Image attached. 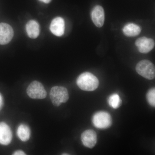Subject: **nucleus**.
Returning a JSON list of instances; mask_svg holds the SVG:
<instances>
[{
    "label": "nucleus",
    "instance_id": "1",
    "mask_svg": "<svg viewBox=\"0 0 155 155\" xmlns=\"http://www.w3.org/2000/svg\"><path fill=\"white\" fill-rule=\"evenodd\" d=\"M76 83L78 87L84 91L95 90L99 86L98 79L93 74L89 72H84L77 79Z\"/></svg>",
    "mask_w": 155,
    "mask_h": 155
},
{
    "label": "nucleus",
    "instance_id": "2",
    "mask_svg": "<svg viewBox=\"0 0 155 155\" xmlns=\"http://www.w3.org/2000/svg\"><path fill=\"white\" fill-rule=\"evenodd\" d=\"M50 98L54 106L59 107L62 103L67 102L69 98L68 90L62 86H54L51 89Z\"/></svg>",
    "mask_w": 155,
    "mask_h": 155
},
{
    "label": "nucleus",
    "instance_id": "3",
    "mask_svg": "<svg viewBox=\"0 0 155 155\" xmlns=\"http://www.w3.org/2000/svg\"><path fill=\"white\" fill-rule=\"evenodd\" d=\"M136 70L140 75L147 79L152 80L155 78V66L149 60H142L140 61L137 65Z\"/></svg>",
    "mask_w": 155,
    "mask_h": 155
},
{
    "label": "nucleus",
    "instance_id": "4",
    "mask_svg": "<svg viewBox=\"0 0 155 155\" xmlns=\"http://www.w3.org/2000/svg\"><path fill=\"white\" fill-rule=\"evenodd\" d=\"M92 121L95 127L99 129H107L110 127L112 124L110 115L104 111H100L96 113L93 116Z\"/></svg>",
    "mask_w": 155,
    "mask_h": 155
},
{
    "label": "nucleus",
    "instance_id": "5",
    "mask_svg": "<svg viewBox=\"0 0 155 155\" xmlns=\"http://www.w3.org/2000/svg\"><path fill=\"white\" fill-rule=\"evenodd\" d=\"M28 96L35 99H42L47 96V92L41 83L35 81L29 84L26 90Z\"/></svg>",
    "mask_w": 155,
    "mask_h": 155
},
{
    "label": "nucleus",
    "instance_id": "6",
    "mask_svg": "<svg viewBox=\"0 0 155 155\" xmlns=\"http://www.w3.org/2000/svg\"><path fill=\"white\" fill-rule=\"evenodd\" d=\"M14 31L11 25L6 23H0V45L8 44L14 36Z\"/></svg>",
    "mask_w": 155,
    "mask_h": 155
},
{
    "label": "nucleus",
    "instance_id": "7",
    "mask_svg": "<svg viewBox=\"0 0 155 155\" xmlns=\"http://www.w3.org/2000/svg\"><path fill=\"white\" fill-rule=\"evenodd\" d=\"M135 45L140 52L147 54L154 47L155 42L152 38L142 37L137 40Z\"/></svg>",
    "mask_w": 155,
    "mask_h": 155
},
{
    "label": "nucleus",
    "instance_id": "8",
    "mask_svg": "<svg viewBox=\"0 0 155 155\" xmlns=\"http://www.w3.org/2000/svg\"><path fill=\"white\" fill-rule=\"evenodd\" d=\"M81 140L84 146L92 148L96 144L97 141L96 133L91 129L85 130L81 134Z\"/></svg>",
    "mask_w": 155,
    "mask_h": 155
},
{
    "label": "nucleus",
    "instance_id": "9",
    "mask_svg": "<svg viewBox=\"0 0 155 155\" xmlns=\"http://www.w3.org/2000/svg\"><path fill=\"white\" fill-rule=\"evenodd\" d=\"M92 20L97 27H101L105 20L104 11L101 6L97 5L94 8L91 13Z\"/></svg>",
    "mask_w": 155,
    "mask_h": 155
},
{
    "label": "nucleus",
    "instance_id": "10",
    "mask_svg": "<svg viewBox=\"0 0 155 155\" xmlns=\"http://www.w3.org/2000/svg\"><path fill=\"white\" fill-rule=\"evenodd\" d=\"M12 139V133L8 125L5 122L0 123V144L8 145Z\"/></svg>",
    "mask_w": 155,
    "mask_h": 155
},
{
    "label": "nucleus",
    "instance_id": "11",
    "mask_svg": "<svg viewBox=\"0 0 155 155\" xmlns=\"http://www.w3.org/2000/svg\"><path fill=\"white\" fill-rule=\"evenodd\" d=\"M50 30L56 36H62L65 31V22L64 19L58 17L53 19L50 25Z\"/></svg>",
    "mask_w": 155,
    "mask_h": 155
},
{
    "label": "nucleus",
    "instance_id": "12",
    "mask_svg": "<svg viewBox=\"0 0 155 155\" xmlns=\"http://www.w3.org/2000/svg\"><path fill=\"white\" fill-rule=\"evenodd\" d=\"M26 31L30 38H37L40 33V27L38 22L34 20L28 21L26 25Z\"/></svg>",
    "mask_w": 155,
    "mask_h": 155
},
{
    "label": "nucleus",
    "instance_id": "13",
    "mask_svg": "<svg viewBox=\"0 0 155 155\" xmlns=\"http://www.w3.org/2000/svg\"><path fill=\"white\" fill-rule=\"evenodd\" d=\"M141 28L139 25L133 23H128L123 28V33L127 37H135L139 35Z\"/></svg>",
    "mask_w": 155,
    "mask_h": 155
},
{
    "label": "nucleus",
    "instance_id": "14",
    "mask_svg": "<svg viewBox=\"0 0 155 155\" xmlns=\"http://www.w3.org/2000/svg\"><path fill=\"white\" fill-rule=\"evenodd\" d=\"M17 134L18 137L22 141H28L30 137L31 131L30 128L25 124H21L18 127Z\"/></svg>",
    "mask_w": 155,
    "mask_h": 155
},
{
    "label": "nucleus",
    "instance_id": "15",
    "mask_svg": "<svg viewBox=\"0 0 155 155\" xmlns=\"http://www.w3.org/2000/svg\"><path fill=\"white\" fill-rule=\"evenodd\" d=\"M108 104L114 109H118L122 104V100L119 95L116 93L111 94L108 100Z\"/></svg>",
    "mask_w": 155,
    "mask_h": 155
},
{
    "label": "nucleus",
    "instance_id": "16",
    "mask_svg": "<svg viewBox=\"0 0 155 155\" xmlns=\"http://www.w3.org/2000/svg\"><path fill=\"white\" fill-rule=\"evenodd\" d=\"M147 99L148 102L153 107H155V89L152 88L150 89L148 91L147 95Z\"/></svg>",
    "mask_w": 155,
    "mask_h": 155
},
{
    "label": "nucleus",
    "instance_id": "17",
    "mask_svg": "<svg viewBox=\"0 0 155 155\" xmlns=\"http://www.w3.org/2000/svg\"><path fill=\"white\" fill-rule=\"evenodd\" d=\"M14 155H26L24 152L22 151V150H17L15 151V152L13 154Z\"/></svg>",
    "mask_w": 155,
    "mask_h": 155
},
{
    "label": "nucleus",
    "instance_id": "18",
    "mask_svg": "<svg viewBox=\"0 0 155 155\" xmlns=\"http://www.w3.org/2000/svg\"><path fill=\"white\" fill-rule=\"evenodd\" d=\"M39 1L45 3V4H48L51 1V0H39Z\"/></svg>",
    "mask_w": 155,
    "mask_h": 155
},
{
    "label": "nucleus",
    "instance_id": "19",
    "mask_svg": "<svg viewBox=\"0 0 155 155\" xmlns=\"http://www.w3.org/2000/svg\"><path fill=\"white\" fill-rule=\"evenodd\" d=\"M3 104V99L2 95L0 94V108L2 107Z\"/></svg>",
    "mask_w": 155,
    "mask_h": 155
},
{
    "label": "nucleus",
    "instance_id": "20",
    "mask_svg": "<svg viewBox=\"0 0 155 155\" xmlns=\"http://www.w3.org/2000/svg\"><path fill=\"white\" fill-rule=\"evenodd\" d=\"M62 155H69V154H64H64H62Z\"/></svg>",
    "mask_w": 155,
    "mask_h": 155
}]
</instances>
